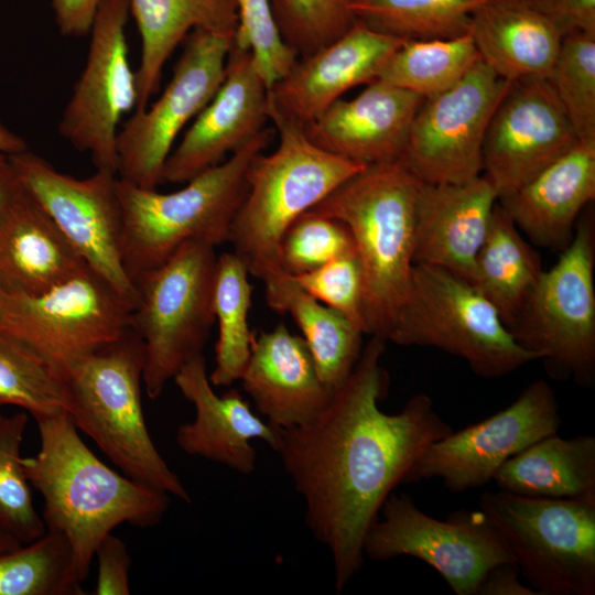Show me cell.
I'll return each mask as SVG.
<instances>
[{"instance_id": "cell-1", "label": "cell", "mask_w": 595, "mask_h": 595, "mask_svg": "<svg viewBox=\"0 0 595 595\" xmlns=\"http://www.w3.org/2000/svg\"><path fill=\"white\" fill-rule=\"evenodd\" d=\"M386 340L371 336L348 379L311 423L280 429L277 453L305 505V521L332 558L340 593L363 566L364 541L423 452L453 431L425 393L393 414L380 410Z\"/></svg>"}, {"instance_id": "cell-2", "label": "cell", "mask_w": 595, "mask_h": 595, "mask_svg": "<svg viewBox=\"0 0 595 595\" xmlns=\"http://www.w3.org/2000/svg\"><path fill=\"white\" fill-rule=\"evenodd\" d=\"M35 421L40 450L22 457L23 469L44 499L46 530L67 540L83 583L101 540L122 523L142 529L158 526L169 509L170 495L101 462L67 412Z\"/></svg>"}, {"instance_id": "cell-3", "label": "cell", "mask_w": 595, "mask_h": 595, "mask_svg": "<svg viewBox=\"0 0 595 595\" xmlns=\"http://www.w3.org/2000/svg\"><path fill=\"white\" fill-rule=\"evenodd\" d=\"M422 184L400 159L375 163L310 209L348 228L364 275L365 334L386 342L409 293Z\"/></svg>"}, {"instance_id": "cell-4", "label": "cell", "mask_w": 595, "mask_h": 595, "mask_svg": "<svg viewBox=\"0 0 595 595\" xmlns=\"http://www.w3.org/2000/svg\"><path fill=\"white\" fill-rule=\"evenodd\" d=\"M273 131L263 129L251 141L186 183L160 193L118 177L122 212L121 257L132 283L164 263L191 240L219 246L229 239L234 218L247 192V170Z\"/></svg>"}, {"instance_id": "cell-5", "label": "cell", "mask_w": 595, "mask_h": 595, "mask_svg": "<svg viewBox=\"0 0 595 595\" xmlns=\"http://www.w3.org/2000/svg\"><path fill=\"white\" fill-rule=\"evenodd\" d=\"M142 371L143 347L130 329L69 370L67 413L122 474L191 502L188 490L149 433L141 402Z\"/></svg>"}, {"instance_id": "cell-6", "label": "cell", "mask_w": 595, "mask_h": 595, "mask_svg": "<svg viewBox=\"0 0 595 595\" xmlns=\"http://www.w3.org/2000/svg\"><path fill=\"white\" fill-rule=\"evenodd\" d=\"M274 125L279 144L251 160L228 239L261 281L282 269L279 245L291 224L366 166L316 147L296 125Z\"/></svg>"}, {"instance_id": "cell-7", "label": "cell", "mask_w": 595, "mask_h": 595, "mask_svg": "<svg viewBox=\"0 0 595 595\" xmlns=\"http://www.w3.org/2000/svg\"><path fill=\"white\" fill-rule=\"evenodd\" d=\"M215 246L191 240L133 283L131 329L143 347L142 383L151 400L203 354L215 322Z\"/></svg>"}, {"instance_id": "cell-8", "label": "cell", "mask_w": 595, "mask_h": 595, "mask_svg": "<svg viewBox=\"0 0 595 595\" xmlns=\"http://www.w3.org/2000/svg\"><path fill=\"white\" fill-rule=\"evenodd\" d=\"M387 340L439 348L463 358L485 379L504 377L538 360L468 281L422 263L413 266L408 296Z\"/></svg>"}, {"instance_id": "cell-9", "label": "cell", "mask_w": 595, "mask_h": 595, "mask_svg": "<svg viewBox=\"0 0 595 595\" xmlns=\"http://www.w3.org/2000/svg\"><path fill=\"white\" fill-rule=\"evenodd\" d=\"M490 520L538 595L595 594V500L485 491Z\"/></svg>"}, {"instance_id": "cell-10", "label": "cell", "mask_w": 595, "mask_h": 595, "mask_svg": "<svg viewBox=\"0 0 595 595\" xmlns=\"http://www.w3.org/2000/svg\"><path fill=\"white\" fill-rule=\"evenodd\" d=\"M595 228L578 218L571 244L543 271L513 327L515 339L556 380L595 386Z\"/></svg>"}, {"instance_id": "cell-11", "label": "cell", "mask_w": 595, "mask_h": 595, "mask_svg": "<svg viewBox=\"0 0 595 595\" xmlns=\"http://www.w3.org/2000/svg\"><path fill=\"white\" fill-rule=\"evenodd\" d=\"M133 302L87 267L34 295H8L3 332L62 378L79 361L131 329Z\"/></svg>"}, {"instance_id": "cell-12", "label": "cell", "mask_w": 595, "mask_h": 595, "mask_svg": "<svg viewBox=\"0 0 595 595\" xmlns=\"http://www.w3.org/2000/svg\"><path fill=\"white\" fill-rule=\"evenodd\" d=\"M364 541L374 561L412 556L433 567L456 595H477L486 573L512 560L499 533L479 510H455L445 519L422 511L407 494L392 491Z\"/></svg>"}, {"instance_id": "cell-13", "label": "cell", "mask_w": 595, "mask_h": 595, "mask_svg": "<svg viewBox=\"0 0 595 595\" xmlns=\"http://www.w3.org/2000/svg\"><path fill=\"white\" fill-rule=\"evenodd\" d=\"M235 34L194 30L164 91L151 107L133 110L117 136V175L154 190L163 165L184 127L221 85Z\"/></svg>"}, {"instance_id": "cell-14", "label": "cell", "mask_w": 595, "mask_h": 595, "mask_svg": "<svg viewBox=\"0 0 595 595\" xmlns=\"http://www.w3.org/2000/svg\"><path fill=\"white\" fill-rule=\"evenodd\" d=\"M128 0H101L85 66L58 122V132L87 153L96 171L117 174V136L121 119L138 102L136 72L129 60Z\"/></svg>"}, {"instance_id": "cell-15", "label": "cell", "mask_w": 595, "mask_h": 595, "mask_svg": "<svg viewBox=\"0 0 595 595\" xmlns=\"http://www.w3.org/2000/svg\"><path fill=\"white\" fill-rule=\"evenodd\" d=\"M24 191L46 213L85 262L133 304L136 289L121 257L118 175L96 171L77 178L29 149L9 155Z\"/></svg>"}, {"instance_id": "cell-16", "label": "cell", "mask_w": 595, "mask_h": 595, "mask_svg": "<svg viewBox=\"0 0 595 595\" xmlns=\"http://www.w3.org/2000/svg\"><path fill=\"white\" fill-rule=\"evenodd\" d=\"M510 83L477 62L454 86L424 99L400 160L428 184H457L482 175L487 127Z\"/></svg>"}, {"instance_id": "cell-17", "label": "cell", "mask_w": 595, "mask_h": 595, "mask_svg": "<svg viewBox=\"0 0 595 595\" xmlns=\"http://www.w3.org/2000/svg\"><path fill=\"white\" fill-rule=\"evenodd\" d=\"M560 426L554 391L545 380H536L505 409L432 443L403 484L440 479L455 494L483 487L511 456Z\"/></svg>"}, {"instance_id": "cell-18", "label": "cell", "mask_w": 595, "mask_h": 595, "mask_svg": "<svg viewBox=\"0 0 595 595\" xmlns=\"http://www.w3.org/2000/svg\"><path fill=\"white\" fill-rule=\"evenodd\" d=\"M580 142L548 78L511 82L483 144V175L498 198L539 174Z\"/></svg>"}, {"instance_id": "cell-19", "label": "cell", "mask_w": 595, "mask_h": 595, "mask_svg": "<svg viewBox=\"0 0 595 595\" xmlns=\"http://www.w3.org/2000/svg\"><path fill=\"white\" fill-rule=\"evenodd\" d=\"M269 120L268 86L252 54L232 43L225 78L169 154L161 183H186L251 141Z\"/></svg>"}, {"instance_id": "cell-20", "label": "cell", "mask_w": 595, "mask_h": 595, "mask_svg": "<svg viewBox=\"0 0 595 595\" xmlns=\"http://www.w3.org/2000/svg\"><path fill=\"white\" fill-rule=\"evenodd\" d=\"M405 41L356 21L340 37L298 57L268 89L269 119L305 128L350 88L370 84Z\"/></svg>"}, {"instance_id": "cell-21", "label": "cell", "mask_w": 595, "mask_h": 595, "mask_svg": "<svg viewBox=\"0 0 595 595\" xmlns=\"http://www.w3.org/2000/svg\"><path fill=\"white\" fill-rule=\"evenodd\" d=\"M173 380L195 409L194 420L176 431V443L183 452L249 475L257 466L252 440H262L277 451L280 429L258 416L238 390L218 396L203 354L185 364Z\"/></svg>"}, {"instance_id": "cell-22", "label": "cell", "mask_w": 595, "mask_h": 595, "mask_svg": "<svg viewBox=\"0 0 595 595\" xmlns=\"http://www.w3.org/2000/svg\"><path fill=\"white\" fill-rule=\"evenodd\" d=\"M424 98L380 79L351 99H338L303 130L322 150L370 165L401 158Z\"/></svg>"}, {"instance_id": "cell-23", "label": "cell", "mask_w": 595, "mask_h": 595, "mask_svg": "<svg viewBox=\"0 0 595 595\" xmlns=\"http://www.w3.org/2000/svg\"><path fill=\"white\" fill-rule=\"evenodd\" d=\"M497 201L483 174L457 184L423 183L415 215L414 263L446 270L469 282Z\"/></svg>"}, {"instance_id": "cell-24", "label": "cell", "mask_w": 595, "mask_h": 595, "mask_svg": "<svg viewBox=\"0 0 595 595\" xmlns=\"http://www.w3.org/2000/svg\"><path fill=\"white\" fill-rule=\"evenodd\" d=\"M240 381L258 412L281 430L314 421L333 394L302 336L284 324L253 338Z\"/></svg>"}, {"instance_id": "cell-25", "label": "cell", "mask_w": 595, "mask_h": 595, "mask_svg": "<svg viewBox=\"0 0 595 595\" xmlns=\"http://www.w3.org/2000/svg\"><path fill=\"white\" fill-rule=\"evenodd\" d=\"M594 199L595 141H580L497 202L532 242L563 251L574 237L582 209Z\"/></svg>"}, {"instance_id": "cell-26", "label": "cell", "mask_w": 595, "mask_h": 595, "mask_svg": "<svg viewBox=\"0 0 595 595\" xmlns=\"http://www.w3.org/2000/svg\"><path fill=\"white\" fill-rule=\"evenodd\" d=\"M89 267L24 191L0 219V289L34 296Z\"/></svg>"}, {"instance_id": "cell-27", "label": "cell", "mask_w": 595, "mask_h": 595, "mask_svg": "<svg viewBox=\"0 0 595 595\" xmlns=\"http://www.w3.org/2000/svg\"><path fill=\"white\" fill-rule=\"evenodd\" d=\"M468 32L480 61L508 82L548 78L562 35L526 0H489L476 9Z\"/></svg>"}, {"instance_id": "cell-28", "label": "cell", "mask_w": 595, "mask_h": 595, "mask_svg": "<svg viewBox=\"0 0 595 595\" xmlns=\"http://www.w3.org/2000/svg\"><path fill=\"white\" fill-rule=\"evenodd\" d=\"M141 39L136 71L137 109L148 106L159 89L162 69L171 54L194 30L235 34L236 0H128Z\"/></svg>"}, {"instance_id": "cell-29", "label": "cell", "mask_w": 595, "mask_h": 595, "mask_svg": "<svg viewBox=\"0 0 595 595\" xmlns=\"http://www.w3.org/2000/svg\"><path fill=\"white\" fill-rule=\"evenodd\" d=\"M493 482L521 496L595 500V436H544L506 461Z\"/></svg>"}, {"instance_id": "cell-30", "label": "cell", "mask_w": 595, "mask_h": 595, "mask_svg": "<svg viewBox=\"0 0 595 595\" xmlns=\"http://www.w3.org/2000/svg\"><path fill=\"white\" fill-rule=\"evenodd\" d=\"M262 282L268 305L291 315L302 332L321 380L331 391L337 390L359 360L364 333L339 312L306 293L283 269Z\"/></svg>"}, {"instance_id": "cell-31", "label": "cell", "mask_w": 595, "mask_h": 595, "mask_svg": "<svg viewBox=\"0 0 595 595\" xmlns=\"http://www.w3.org/2000/svg\"><path fill=\"white\" fill-rule=\"evenodd\" d=\"M542 272L538 253L497 202L469 283L493 304L510 331Z\"/></svg>"}, {"instance_id": "cell-32", "label": "cell", "mask_w": 595, "mask_h": 595, "mask_svg": "<svg viewBox=\"0 0 595 595\" xmlns=\"http://www.w3.org/2000/svg\"><path fill=\"white\" fill-rule=\"evenodd\" d=\"M244 259L236 252L217 256L214 282V314L218 322L215 367L208 375L216 387H229L240 377L251 354L255 336L248 315L252 285Z\"/></svg>"}, {"instance_id": "cell-33", "label": "cell", "mask_w": 595, "mask_h": 595, "mask_svg": "<svg viewBox=\"0 0 595 595\" xmlns=\"http://www.w3.org/2000/svg\"><path fill=\"white\" fill-rule=\"evenodd\" d=\"M479 61L469 32L405 41L385 63L378 79L428 99L454 86Z\"/></svg>"}, {"instance_id": "cell-34", "label": "cell", "mask_w": 595, "mask_h": 595, "mask_svg": "<svg viewBox=\"0 0 595 595\" xmlns=\"http://www.w3.org/2000/svg\"><path fill=\"white\" fill-rule=\"evenodd\" d=\"M489 0H356L355 20L404 41L452 39L468 32L476 9Z\"/></svg>"}, {"instance_id": "cell-35", "label": "cell", "mask_w": 595, "mask_h": 595, "mask_svg": "<svg viewBox=\"0 0 595 595\" xmlns=\"http://www.w3.org/2000/svg\"><path fill=\"white\" fill-rule=\"evenodd\" d=\"M67 540L46 530L39 539L0 553V595H83Z\"/></svg>"}, {"instance_id": "cell-36", "label": "cell", "mask_w": 595, "mask_h": 595, "mask_svg": "<svg viewBox=\"0 0 595 595\" xmlns=\"http://www.w3.org/2000/svg\"><path fill=\"white\" fill-rule=\"evenodd\" d=\"M39 418L68 412L66 381L23 343L0 331V405Z\"/></svg>"}, {"instance_id": "cell-37", "label": "cell", "mask_w": 595, "mask_h": 595, "mask_svg": "<svg viewBox=\"0 0 595 595\" xmlns=\"http://www.w3.org/2000/svg\"><path fill=\"white\" fill-rule=\"evenodd\" d=\"M26 423L25 413L0 414V530L22 544L46 532L22 465L21 444Z\"/></svg>"}, {"instance_id": "cell-38", "label": "cell", "mask_w": 595, "mask_h": 595, "mask_svg": "<svg viewBox=\"0 0 595 595\" xmlns=\"http://www.w3.org/2000/svg\"><path fill=\"white\" fill-rule=\"evenodd\" d=\"M580 141H595V35L565 34L548 76Z\"/></svg>"}, {"instance_id": "cell-39", "label": "cell", "mask_w": 595, "mask_h": 595, "mask_svg": "<svg viewBox=\"0 0 595 595\" xmlns=\"http://www.w3.org/2000/svg\"><path fill=\"white\" fill-rule=\"evenodd\" d=\"M356 0H270L284 43L298 55H310L331 44L356 23Z\"/></svg>"}, {"instance_id": "cell-40", "label": "cell", "mask_w": 595, "mask_h": 595, "mask_svg": "<svg viewBox=\"0 0 595 595\" xmlns=\"http://www.w3.org/2000/svg\"><path fill=\"white\" fill-rule=\"evenodd\" d=\"M349 252L356 250L345 224L307 210L285 230L278 255L282 269L298 275Z\"/></svg>"}, {"instance_id": "cell-41", "label": "cell", "mask_w": 595, "mask_h": 595, "mask_svg": "<svg viewBox=\"0 0 595 595\" xmlns=\"http://www.w3.org/2000/svg\"><path fill=\"white\" fill-rule=\"evenodd\" d=\"M238 26L234 42L252 54L256 68L269 87L283 77L298 55L284 43L270 0H236Z\"/></svg>"}, {"instance_id": "cell-42", "label": "cell", "mask_w": 595, "mask_h": 595, "mask_svg": "<svg viewBox=\"0 0 595 595\" xmlns=\"http://www.w3.org/2000/svg\"><path fill=\"white\" fill-rule=\"evenodd\" d=\"M293 278L306 293L339 312L365 334V285L356 252L342 255Z\"/></svg>"}, {"instance_id": "cell-43", "label": "cell", "mask_w": 595, "mask_h": 595, "mask_svg": "<svg viewBox=\"0 0 595 595\" xmlns=\"http://www.w3.org/2000/svg\"><path fill=\"white\" fill-rule=\"evenodd\" d=\"M96 595H129L131 556L126 543L109 533L98 544Z\"/></svg>"}, {"instance_id": "cell-44", "label": "cell", "mask_w": 595, "mask_h": 595, "mask_svg": "<svg viewBox=\"0 0 595 595\" xmlns=\"http://www.w3.org/2000/svg\"><path fill=\"white\" fill-rule=\"evenodd\" d=\"M564 36L582 31L595 35V0H526Z\"/></svg>"}, {"instance_id": "cell-45", "label": "cell", "mask_w": 595, "mask_h": 595, "mask_svg": "<svg viewBox=\"0 0 595 595\" xmlns=\"http://www.w3.org/2000/svg\"><path fill=\"white\" fill-rule=\"evenodd\" d=\"M101 0H51L61 34L80 37L89 34Z\"/></svg>"}, {"instance_id": "cell-46", "label": "cell", "mask_w": 595, "mask_h": 595, "mask_svg": "<svg viewBox=\"0 0 595 595\" xmlns=\"http://www.w3.org/2000/svg\"><path fill=\"white\" fill-rule=\"evenodd\" d=\"M518 565L510 561L491 567L482 580L477 595H538L520 580Z\"/></svg>"}, {"instance_id": "cell-47", "label": "cell", "mask_w": 595, "mask_h": 595, "mask_svg": "<svg viewBox=\"0 0 595 595\" xmlns=\"http://www.w3.org/2000/svg\"><path fill=\"white\" fill-rule=\"evenodd\" d=\"M23 192L9 155L0 152V219Z\"/></svg>"}, {"instance_id": "cell-48", "label": "cell", "mask_w": 595, "mask_h": 595, "mask_svg": "<svg viewBox=\"0 0 595 595\" xmlns=\"http://www.w3.org/2000/svg\"><path fill=\"white\" fill-rule=\"evenodd\" d=\"M25 150H28V144L24 139L0 121V152L11 155Z\"/></svg>"}, {"instance_id": "cell-49", "label": "cell", "mask_w": 595, "mask_h": 595, "mask_svg": "<svg viewBox=\"0 0 595 595\" xmlns=\"http://www.w3.org/2000/svg\"><path fill=\"white\" fill-rule=\"evenodd\" d=\"M22 545L18 540L0 530V553L14 550Z\"/></svg>"}, {"instance_id": "cell-50", "label": "cell", "mask_w": 595, "mask_h": 595, "mask_svg": "<svg viewBox=\"0 0 595 595\" xmlns=\"http://www.w3.org/2000/svg\"><path fill=\"white\" fill-rule=\"evenodd\" d=\"M7 294L0 289V331L4 327Z\"/></svg>"}]
</instances>
